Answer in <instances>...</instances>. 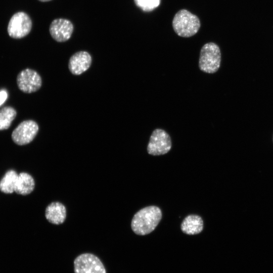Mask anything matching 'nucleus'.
<instances>
[{
	"mask_svg": "<svg viewBox=\"0 0 273 273\" xmlns=\"http://www.w3.org/2000/svg\"><path fill=\"white\" fill-rule=\"evenodd\" d=\"M162 216L161 209L156 206H149L138 211L133 216L131 228L138 235L144 236L153 232Z\"/></svg>",
	"mask_w": 273,
	"mask_h": 273,
	"instance_id": "nucleus-1",
	"label": "nucleus"
},
{
	"mask_svg": "<svg viewBox=\"0 0 273 273\" xmlns=\"http://www.w3.org/2000/svg\"><path fill=\"white\" fill-rule=\"evenodd\" d=\"M172 24L175 32L183 37L194 35L201 26L199 18L186 9H181L175 14Z\"/></svg>",
	"mask_w": 273,
	"mask_h": 273,
	"instance_id": "nucleus-2",
	"label": "nucleus"
},
{
	"mask_svg": "<svg viewBox=\"0 0 273 273\" xmlns=\"http://www.w3.org/2000/svg\"><path fill=\"white\" fill-rule=\"evenodd\" d=\"M221 52L219 46L210 42L201 48L199 60L200 69L205 73H214L220 66Z\"/></svg>",
	"mask_w": 273,
	"mask_h": 273,
	"instance_id": "nucleus-3",
	"label": "nucleus"
},
{
	"mask_svg": "<svg viewBox=\"0 0 273 273\" xmlns=\"http://www.w3.org/2000/svg\"><path fill=\"white\" fill-rule=\"evenodd\" d=\"M73 264L74 273H107L101 259L92 253L79 255L74 259Z\"/></svg>",
	"mask_w": 273,
	"mask_h": 273,
	"instance_id": "nucleus-4",
	"label": "nucleus"
},
{
	"mask_svg": "<svg viewBox=\"0 0 273 273\" xmlns=\"http://www.w3.org/2000/svg\"><path fill=\"white\" fill-rule=\"evenodd\" d=\"M172 146L171 140L169 134L164 129H154L150 137L147 146V152L153 156H159L167 153Z\"/></svg>",
	"mask_w": 273,
	"mask_h": 273,
	"instance_id": "nucleus-5",
	"label": "nucleus"
},
{
	"mask_svg": "<svg viewBox=\"0 0 273 273\" xmlns=\"http://www.w3.org/2000/svg\"><path fill=\"white\" fill-rule=\"evenodd\" d=\"M32 22L29 16L23 12H17L11 18L8 26V33L14 38H21L29 34Z\"/></svg>",
	"mask_w": 273,
	"mask_h": 273,
	"instance_id": "nucleus-6",
	"label": "nucleus"
},
{
	"mask_svg": "<svg viewBox=\"0 0 273 273\" xmlns=\"http://www.w3.org/2000/svg\"><path fill=\"white\" fill-rule=\"evenodd\" d=\"M38 130V125L35 121L32 120L23 121L13 130L12 139L17 145H27L34 140Z\"/></svg>",
	"mask_w": 273,
	"mask_h": 273,
	"instance_id": "nucleus-7",
	"label": "nucleus"
},
{
	"mask_svg": "<svg viewBox=\"0 0 273 273\" xmlns=\"http://www.w3.org/2000/svg\"><path fill=\"white\" fill-rule=\"evenodd\" d=\"M17 84L20 90L30 94L37 91L41 87L42 80L36 71L26 68L18 73Z\"/></svg>",
	"mask_w": 273,
	"mask_h": 273,
	"instance_id": "nucleus-8",
	"label": "nucleus"
},
{
	"mask_svg": "<svg viewBox=\"0 0 273 273\" xmlns=\"http://www.w3.org/2000/svg\"><path fill=\"white\" fill-rule=\"evenodd\" d=\"M49 30L51 35L56 41L64 42L71 37L73 31V25L69 20L56 19L51 23Z\"/></svg>",
	"mask_w": 273,
	"mask_h": 273,
	"instance_id": "nucleus-9",
	"label": "nucleus"
},
{
	"mask_svg": "<svg viewBox=\"0 0 273 273\" xmlns=\"http://www.w3.org/2000/svg\"><path fill=\"white\" fill-rule=\"evenodd\" d=\"M92 57L86 51L74 54L69 59L68 68L71 73L78 75L85 72L92 64Z\"/></svg>",
	"mask_w": 273,
	"mask_h": 273,
	"instance_id": "nucleus-10",
	"label": "nucleus"
},
{
	"mask_svg": "<svg viewBox=\"0 0 273 273\" xmlns=\"http://www.w3.org/2000/svg\"><path fill=\"white\" fill-rule=\"evenodd\" d=\"M45 216L50 222L60 224L64 222L66 219V208L60 202H52L47 207Z\"/></svg>",
	"mask_w": 273,
	"mask_h": 273,
	"instance_id": "nucleus-11",
	"label": "nucleus"
},
{
	"mask_svg": "<svg viewBox=\"0 0 273 273\" xmlns=\"http://www.w3.org/2000/svg\"><path fill=\"white\" fill-rule=\"evenodd\" d=\"M203 220L201 217L196 214L187 216L183 220L180 229L187 235H193L200 233L203 230Z\"/></svg>",
	"mask_w": 273,
	"mask_h": 273,
	"instance_id": "nucleus-12",
	"label": "nucleus"
},
{
	"mask_svg": "<svg viewBox=\"0 0 273 273\" xmlns=\"http://www.w3.org/2000/svg\"><path fill=\"white\" fill-rule=\"evenodd\" d=\"M34 186L33 178L27 173L21 172L18 174L15 192L18 194L26 195L33 191Z\"/></svg>",
	"mask_w": 273,
	"mask_h": 273,
	"instance_id": "nucleus-13",
	"label": "nucleus"
},
{
	"mask_svg": "<svg viewBox=\"0 0 273 273\" xmlns=\"http://www.w3.org/2000/svg\"><path fill=\"white\" fill-rule=\"evenodd\" d=\"M18 174L13 170L8 171L0 181V190L6 194L15 192Z\"/></svg>",
	"mask_w": 273,
	"mask_h": 273,
	"instance_id": "nucleus-14",
	"label": "nucleus"
},
{
	"mask_svg": "<svg viewBox=\"0 0 273 273\" xmlns=\"http://www.w3.org/2000/svg\"><path fill=\"white\" fill-rule=\"evenodd\" d=\"M17 115L16 110L10 106L0 110V130L8 129Z\"/></svg>",
	"mask_w": 273,
	"mask_h": 273,
	"instance_id": "nucleus-15",
	"label": "nucleus"
},
{
	"mask_svg": "<svg viewBox=\"0 0 273 273\" xmlns=\"http://www.w3.org/2000/svg\"><path fill=\"white\" fill-rule=\"evenodd\" d=\"M135 5L145 12L151 11L158 7L160 0H134Z\"/></svg>",
	"mask_w": 273,
	"mask_h": 273,
	"instance_id": "nucleus-16",
	"label": "nucleus"
},
{
	"mask_svg": "<svg viewBox=\"0 0 273 273\" xmlns=\"http://www.w3.org/2000/svg\"><path fill=\"white\" fill-rule=\"evenodd\" d=\"M8 97L7 93L3 90L0 92V106L2 105L6 100Z\"/></svg>",
	"mask_w": 273,
	"mask_h": 273,
	"instance_id": "nucleus-17",
	"label": "nucleus"
},
{
	"mask_svg": "<svg viewBox=\"0 0 273 273\" xmlns=\"http://www.w3.org/2000/svg\"><path fill=\"white\" fill-rule=\"evenodd\" d=\"M39 1H41V2H49V1H50L51 0H38Z\"/></svg>",
	"mask_w": 273,
	"mask_h": 273,
	"instance_id": "nucleus-18",
	"label": "nucleus"
},
{
	"mask_svg": "<svg viewBox=\"0 0 273 273\" xmlns=\"http://www.w3.org/2000/svg\"><path fill=\"white\" fill-rule=\"evenodd\" d=\"M272 141H273V136H272Z\"/></svg>",
	"mask_w": 273,
	"mask_h": 273,
	"instance_id": "nucleus-19",
	"label": "nucleus"
}]
</instances>
